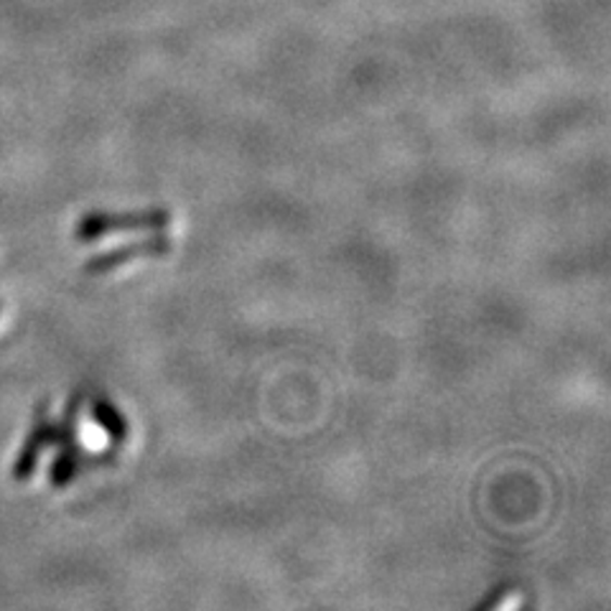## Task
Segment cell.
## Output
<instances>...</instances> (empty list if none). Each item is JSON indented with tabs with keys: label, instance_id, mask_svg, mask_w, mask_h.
I'll return each instance as SVG.
<instances>
[{
	"label": "cell",
	"instance_id": "obj_4",
	"mask_svg": "<svg viewBox=\"0 0 611 611\" xmlns=\"http://www.w3.org/2000/svg\"><path fill=\"white\" fill-rule=\"evenodd\" d=\"M92 418L113 441L128 438V421H125V416L107 400V397H98V400L92 403Z\"/></svg>",
	"mask_w": 611,
	"mask_h": 611
},
{
	"label": "cell",
	"instance_id": "obj_1",
	"mask_svg": "<svg viewBox=\"0 0 611 611\" xmlns=\"http://www.w3.org/2000/svg\"><path fill=\"white\" fill-rule=\"evenodd\" d=\"M171 225V212L168 209H141V212H123V215H110V212H92L79 219L75 238L79 242H90L105 234L115 232H138V230H166Z\"/></svg>",
	"mask_w": 611,
	"mask_h": 611
},
{
	"label": "cell",
	"instance_id": "obj_2",
	"mask_svg": "<svg viewBox=\"0 0 611 611\" xmlns=\"http://www.w3.org/2000/svg\"><path fill=\"white\" fill-rule=\"evenodd\" d=\"M171 253V240L166 234H153V238L128 242V245H120L115 250H107V253L94 255L92 260H87L85 273L90 276H102L110 273V270L123 268L125 263L130 260H141V257H161Z\"/></svg>",
	"mask_w": 611,
	"mask_h": 611
},
{
	"label": "cell",
	"instance_id": "obj_3",
	"mask_svg": "<svg viewBox=\"0 0 611 611\" xmlns=\"http://www.w3.org/2000/svg\"><path fill=\"white\" fill-rule=\"evenodd\" d=\"M49 441H51V425L41 418V421L34 425V431H31V436H28L26 446L21 448V456L16 461V471H13V474H16V480H28V476L34 474L36 461H39L43 446H47Z\"/></svg>",
	"mask_w": 611,
	"mask_h": 611
}]
</instances>
